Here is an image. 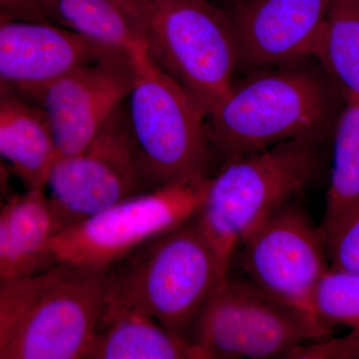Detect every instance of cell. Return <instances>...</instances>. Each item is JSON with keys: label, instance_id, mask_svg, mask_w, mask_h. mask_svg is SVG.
<instances>
[{"label": "cell", "instance_id": "obj_17", "mask_svg": "<svg viewBox=\"0 0 359 359\" xmlns=\"http://www.w3.org/2000/svg\"><path fill=\"white\" fill-rule=\"evenodd\" d=\"M13 248V280L40 273L49 248L62 230L45 190H26L1 205Z\"/></svg>", "mask_w": 359, "mask_h": 359}, {"label": "cell", "instance_id": "obj_25", "mask_svg": "<svg viewBox=\"0 0 359 359\" xmlns=\"http://www.w3.org/2000/svg\"><path fill=\"white\" fill-rule=\"evenodd\" d=\"M13 280V248L6 215L0 205V285Z\"/></svg>", "mask_w": 359, "mask_h": 359}, {"label": "cell", "instance_id": "obj_22", "mask_svg": "<svg viewBox=\"0 0 359 359\" xmlns=\"http://www.w3.org/2000/svg\"><path fill=\"white\" fill-rule=\"evenodd\" d=\"M323 237L330 269L359 271V202Z\"/></svg>", "mask_w": 359, "mask_h": 359}, {"label": "cell", "instance_id": "obj_26", "mask_svg": "<svg viewBox=\"0 0 359 359\" xmlns=\"http://www.w3.org/2000/svg\"><path fill=\"white\" fill-rule=\"evenodd\" d=\"M9 192V172L6 163L0 157V205H4L8 197Z\"/></svg>", "mask_w": 359, "mask_h": 359}, {"label": "cell", "instance_id": "obj_2", "mask_svg": "<svg viewBox=\"0 0 359 359\" xmlns=\"http://www.w3.org/2000/svg\"><path fill=\"white\" fill-rule=\"evenodd\" d=\"M328 138L302 136L226 161L205 184L197 222L230 273L242 243L320 178Z\"/></svg>", "mask_w": 359, "mask_h": 359}, {"label": "cell", "instance_id": "obj_3", "mask_svg": "<svg viewBox=\"0 0 359 359\" xmlns=\"http://www.w3.org/2000/svg\"><path fill=\"white\" fill-rule=\"evenodd\" d=\"M131 57L134 80L127 111L151 186L209 178L214 154L205 111L153 60L146 43Z\"/></svg>", "mask_w": 359, "mask_h": 359}, {"label": "cell", "instance_id": "obj_7", "mask_svg": "<svg viewBox=\"0 0 359 359\" xmlns=\"http://www.w3.org/2000/svg\"><path fill=\"white\" fill-rule=\"evenodd\" d=\"M330 335L230 273L200 313L192 340L211 358L273 359Z\"/></svg>", "mask_w": 359, "mask_h": 359}, {"label": "cell", "instance_id": "obj_9", "mask_svg": "<svg viewBox=\"0 0 359 359\" xmlns=\"http://www.w3.org/2000/svg\"><path fill=\"white\" fill-rule=\"evenodd\" d=\"M150 189L125 103L83 149L56 159L45 190L65 229Z\"/></svg>", "mask_w": 359, "mask_h": 359}, {"label": "cell", "instance_id": "obj_19", "mask_svg": "<svg viewBox=\"0 0 359 359\" xmlns=\"http://www.w3.org/2000/svg\"><path fill=\"white\" fill-rule=\"evenodd\" d=\"M314 58L344 96L359 99V0H330Z\"/></svg>", "mask_w": 359, "mask_h": 359}, {"label": "cell", "instance_id": "obj_16", "mask_svg": "<svg viewBox=\"0 0 359 359\" xmlns=\"http://www.w3.org/2000/svg\"><path fill=\"white\" fill-rule=\"evenodd\" d=\"M49 22L108 50L132 53L145 43L129 0H42Z\"/></svg>", "mask_w": 359, "mask_h": 359}, {"label": "cell", "instance_id": "obj_18", "mask_svg": "<svg viewBox=\"0 0 359 359\" xmlns=\"http://www.w3.org/2000/svg\"><path fill=\"white\" fill-rule=\"evenodd\" d=\"M332 162L323 233L359 202V99L344 96L332 134Z\"/></svg>", "mask_w": 359, "mask_h": 359}, {"label": "cell", "instance_id": "obj_8", "mask_svg": "<svg viewBox=\"0 0 359 359\" xmlns=\"http://www.w3.org/2000/svg\"><path fill=\"white\" fill-rule=\"evenodd\" d=\"M233 264L250 285L332 334L313 308L318 283L330 269L325 237L299 200L285 205L252 231L238 247Z\"/></svg>", "mask_w": 359, "mask_h": 359}, {"label": "cell", "instance_id": "obj_27", "mask_svg": "<svg viewBox=\"0 0 359 359\" xmlns=\"http://www.w3.org/2000/svg\"><path fill=\"white\" fill-rule=\"evenodd\" d=\"M15 95L20 96L15 90L11 88L9 85L4 83V81L0 80V100H1V99L7 98V97Z\"/></svg>", "mask_w": 359, "mask_h": 359}, {"label": "cell", "instance_id": "obj_20", "mask_svg": "<svg viewBox=\"0 0 359 359\" xmlns=\"http://www.w3.org/2000/svg\"><path fill=\"white\" fill-rule=\"evenodd\" d=\"M313 308L330 330L342 325L359 335V271L328 269L314 294Z\"/></svg>", "mask_w": 359, "mask_h": 359}, {"label": "cell", "instance_id": "obj_24", "mask_svg": "<svg viewBox=\"0 0 359 359\" xmlns=\"http://www.w3.org/2000/svg\"><path fill=\"white\" fill-rule=\"evenodd\" d=\"M0 20L49 22L42 0H0Z\"/></svg>", "mask_w": 359, "mask_h": 359}, {"label": "cell", "instance_id": "obj_5", "mask_svg": "<svg viewBox=\"0 0 359 359\" xmlns=\"http://www.w3.org/2000/svg\"><path fill=\"white\" fill-rule=\"evenodd\" d=\"M115 275L113 294L192 339L196 321L228 276L197 219L155 238ZM193 341V340H192Z\"/></svg>", "mask_w": 359, "mask_h": 359}, {"label": "cell", "instance_id": "obj_10", "mask_svg": "<svg viewBox=\"0 0 359 359\" xmlns=\"http://www.w3.org/2000/svg\"><path fill=\"white\" fill-rule=\"evenodd\" d=\"M114 282L111 269H49L6 359L87 358Z\"/></svg>", "mask_w": 359, "mask_h": 359}, {"label": "cell", "instance_id": "obj_4", "mask_svg": "<svg viewBox=\"0 0 359 359\" xmlns=\"http://www.w3.org/2000/svg\"><path fill=\"white\" fill-rule=\"evenodd\" d=\"M153 60L205 115L235 80L237 42L226 11L212 0H129Z\"/></svg>", "mask_w": 359, "mask_h": 359}, {"label": "cell", "instance_id": "obj_6", "mask_svg": "<svg viewBox=\"0 0 359 359\" xmlns=\"http://www.w3.org/2000/svg\"><path fill=\"white\" fill-rule=\"evenodd\" d=\"M207 180L150 189L66 226L52 240L50 264L111 269L155 238L197 218Z\"/></svg>", "mask_w": 359, "mask_h": 359}, {"label": "cell", "instance_id": "obj_21", "mask_svg": "<svg viewBox=\"0 0 359 359\" xmlns=\"http://www.w3.org/2000/svg\"><path fill=\"white\" fill-rule=\"evenodd\" d=\"M47 276L48 271L0 285V359H6L9 347Z\"/></svg>", "mask_w": 359, "mask_h": 359}, {"label": "cell", "instance_id": "obj_14", "mask_svg": "<svg viewBox=\"0 0 359 359\" xmlns=\"http://www.w3.org/2000/svg\"><path fill=\"white\" fill-rule=\"evenodd\" d=\"M87 358L210 359L192 340L175 334L154 318L114 294Z\"/></svg>", "mask_w": 359, "mask_h": 359}, {"label": "cell", "instance_id": "obj_11", "mask_svg": "<svg viewBox=\"0 0 359 359\" xmlns=\"http://www.w3.org/2000/svg\"><path fill=\"white\" fill-rule=\"evenodd\" d=\"M131 53L111 51L52 82L35 96L50 125L57 158L75 154L95 138L128 100Z\"/></svg>", "mask_w": 359, "mask_h": 359}, {"label": "cell", "instance_id": "obj_13", "mask_svg": "<svg viewBox=\"0 0 359 359\" xmlns=\"http://www.w3.org/2000/svg\"><path fill=\"white\" fill-rule=\"evenodd\" d=\"M111 51L54 23L0 20V80L21 97Z\"/></svg>", "mask_w": 359, "mask_h": 359}, {"label": "cell", "instance_id": "obj_12", "mask_svg": "<svg viewBox=\"0 0 359 359\" xmlns=\"http://www.w3.org/2000/svg\"><path fill=\"white\" fill-rule=\"evenodd\" d=\"M330 0H228L245 73L314 58Z\"/></svg>", "mask_w": 359, "mask_h": 359}, {"label": "cell", "instance_id": "obj_15", "mask_svg": "<svg viewBox=\"0 0 359 359\" xmlns=\"http://www.w3.org/2000/svg\"><path fill=\"white\" fill-rule=\"evenodd\" d=\"M0 157L25 190H45L57 149L39 105L18 95L0 100Z\"/></svg>", "mask_w": 359, "mask_h": 359}, {"label": "cell", "instance_id": "obj_23", "mask_svg": "<svg viewBox=\"0 0 359 359\" xmlns=\"http://www.w3.org/2000/svg\"><path fill=\"white\" fill-rule=\"evenodd\" d=\"M289 358L359 359V335L349 332L340 339L309 342L294 349Z\"/></svg>", "mask_w": 359, "mask_h": 359}, {"label": "cell", "instance_id": "obj_1", "mask_svg": "<svg viewBox=\"0 0 359 359\" xmlns=\"http://www.w3.org/2000/svg\"><path fill=\"white\" fill-rule=\"evenodd\" d=\"M344 95L316 58L248 72L207 116L222 164L302 136L330 138Z\"/></svg>", "mask_w": 359, "mask_h": 359}]
</instances>
